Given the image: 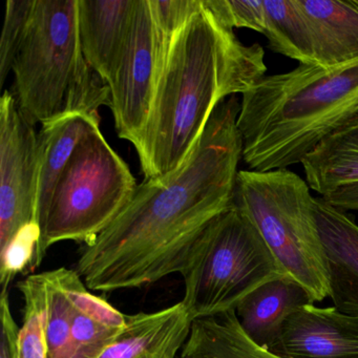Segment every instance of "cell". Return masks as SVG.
<instances>
[{"label":"cell","instance_id":"7c38bea8","mask_svg":"<svg viewBox=\"0 0 358 358\" xmlns=\"http://www.w3.org/2000/svg\"><path fill=\"white\" fill-rule=\"evenodd\" d=\"M136 0H78L81 50L92 71L108 85L124 43Z\"/></svg>","mask_w":358,"mask_h":358},{"label":"cell","instance_id":"d4e9b609","mask_svg":"<svg viewBox=\"0 0 358 358\" xmlns=\"http://www.w3.org/2000/svg\"><path fill=\"white\" fill-rule=\"evenodd\" d=\"M217 15L234 29H250L264 34L266 10L264 0H209Z\"/></svg>","mask_w":358,"mask_h":358},{"label":"cell","instance_id":"6da1fadb","mask_svg":"<svg viewBox=\"0 0 358 358\" xmlns=\"http://www.w3.org/2000/svg\"><path fill=\"white\" fill-rule=\"evenodd\" d=\"M240 104L236 96L220 103L184 164L138 185L127 208L87 245L76 271L90 290L140 288L181 273L205 228L234 205Z\"/></svg>","mask_w":358,"mask_h":358},{"label":"cell","instance_id":"ffe728a7","mask_svg":"<svg viewBox=\"0 0 358 358\" xmlns=\"http://www.w3.org/2000/svg\"><path fill=\"white\" fill-rule=\"evenodd\" d=\"M268 48L274 53L316 64L311 31L297 0H264Z\"/></svg>","mask_w":358,"mask_h":358},{"label":"cell","instance_id":"277c9868","mask_svg":"<svg viewBox=\"0 0 358 358\" xmlns=\"http://www.w3.org/2000/svg\"><path fill=\"white\" fill-rule=\"evenodd\" d=\"M14 97L31 124L110 106V89L85 62L78 0H35L26 37L12 66Z\"/></svg>","mask_w":358,"mask_h":358},{"label":"cell","instance_id":"7a4b0ae2","mask_svg":"<svg viewBox=\"0 0 358 358\" xmlns=\"http://www.w3.org/2000/svg\"><path fill=\"white\" fill-rule=\"evenodd\" d=\"M265 51L241 43L209 0L175 35L136 146L145 180L160 181L192 154L220 103L266 76Z\"/></svg>","mask_w":358,"mask_h":358},{"label":"cell","instance_id":"8992f818","mask_svg":"<svg viewBox=\"0 0 358 358\" xmlns=\"http://www.w3.org/2000/svg\"><path fill=\"white\" fill-rule=\"evenodd\" d=\"M234 205L252 222L287 274L314 303L330 296L314 198L305 180L289 169L240 171Z\"/></svg>","mask_w":358,"mask_h":358},{"label":"cell","instance_id":"9a60e30c","mask_svg":"<svg viewBox=\"0 0 358 358\" xmlns=\"http://www.w3.org/2000/svg\"><path fill=\"white\" fill-rule=\"evenodd\" d=\"M311 31L315 64L358 60V6L354 0H297Z\"/></svg>","mask_w":358,"mask_h":358},{"label":"cell","instance_id":"484cf974","mask_svg":"<svg viewBox=\"0 0 358 358\" xmlns=\"http://www.w3.org/2000/svg\"><path fill=\"white\" fill-rule=\"evenodd\" d=\"M152 18L162 34L173 41L175 35L203 7V0H148Z\"/></svg>","mask_w":358,"mask_h":358},{"label":"cell","instance_id":"3957f363","mask_svg":"<svg viewBox=\"0 0 358 358\" xmlns=\"http://www.w3.org/2000/svg\"><path fill=\"white\" fill-rule=\"evenodd\" d=\"M358 114V60L299 64L242 95L238 129L250 171L286 169Z\"/></svg>","mask_w":358,"mask_h":358},{"label":"cell","instance_id":"30bf717a","mask_svg":"<svg viewBox=\"0 0 358 358\" xmlns=\"http://www.w3.org/2000/svg\"><path fill=\"white\" fill-rule=\"evenodd\" d=\"M270 352L282 358H358V316L305 306L287 320Z\"/></svg>","mask_w":358,"mask_h":358},{"label":"cell","instance_id":"cb8c5ba5","mask_svg":"<svg viewBox=\"0 0 358 358\" xmlns=\"http://www.w3.org/2000/svg\"><path fill=\"white\" fill-rule=\"evenodd\" d=\"M35 0H8L3 34L0 41V87L12 71L16 54L26 37Z\"/></svg>","mask_w":358,"mask_h":358},{"label":"cell","instance_id":"5b68a950","mask_svg":"<svg viewBox=\"0 0 358 358\" xmlns=\"http://www.w3.org/2000/svg\"><path fill=\"white\" fill-rule=\"evenodd\" d=\"M180 274L192 322L236 310L262 285L288 275L234 203L205 228Z\"/></svg>","mask_w":358,"mask_h":358},{"label":"cell","instance_id":"4fadbf2b","mask_svg":"<svg viewBox=\"0 0 358 358\" xmlns=\"http://www.w3.org/2000/svg\"><path fill=\"white\" fill-rule=\"evenodd\" d=\"M192 320L182 301L152 313L127 315V326L99 358H178Z\"/></svg>","mask_w":358,"mask_h":358},{"label":"cell","instance_id":"2e32d148","mask_svg":"<svg viewBox=\"0 0 358 358\" xmlns=\"http://www.w3.org/2000/svg\"><path fill=\"white\" fill-rule=\"evenodd\" d=\"M100 127L99 115L75 113L43 125L38 133L36 221L47 215L54 190L79 142Z\"/></svg>","mask_w":358,"mask_h":358},{"label":"cell","instance_id":"4316f807","mask_svg":"<svg viewBox=\"0 0 358 358\" xmlns=\"http://www.w3.org/2000/svg\"><path fill=\"white\" fill-rule=\"evenodd\" d=\"M322 198L339 210L358 211V182L335 188Z\"/></svg>","mask_w":358,"mask_h":358},{"label":"cell","instance_id":"44dd1931","mask_svg":"<svg viewBox=\"0 0 358 358\" xmlns=\"http://www.w3.org/2000/svg\"><path fill=\"white\" fill-rule=\"evenodd\" d=\"M76 270L43 272L45 285V336L48 357L72 358V282Z\"/></svg>","mask_w":358,"mask_h":358},{"label":"cell","instance_id":"9c48e42d","mask_svg":"<svg viewBox=\"0 0 358 358\" xmlns=\"http://www.w3.org/2000/svg\"><path fill=\"white\" fill-rule=\"evenodd\" d=\"M37 171L38 134L13 93L5 91L0 98V249L37 224Z\"/></svg>","mask_w":358,"mask_h":358},{"label":"cell","instance_id":"e0dca14e","mask_svg":"<svg viewBox=\"0 0 358 358\" xmlns=\"http://www.w3.org/2000/svg\"><path fill=\"white\" fill-rule=\"evenodd\" d=\"M72 296V358H99L124 330L127 315L93 294L77 271Z\"/></svg>","mask_w":358,"mask_h":358},{"label":"cell","instance_id":"7402d4cb","mask_svg":"<svg viewBox=\"0 0 358 358\" xmlns=\"http://www.w3.org/2000/svg\"><path fill=\"white\" fill-rule=\"evenodd\" d=\"M24 301L18 358H49L45 336V285L43 273L31 274L17 285Z\"/></svg>","mask_w":358,"mask_h":358},{"label":"cell","instance_id":"8fae6325","mask_svg":"<svg viewBox=\"0 0 358 358\" xmlns=\"http://www.w3.org/2000/svg\"><path fill=\"white\" fill-rule=\"evenodd\" d=\"M314 211L331 299L339 311L358 316V226L322 198H314Z\"/></svg>","mask_w":358,"mask_h":358},{"label":"cell","instance_id":"d6986e66","mask_svg":"<svg viewBox=\"0 0 358 358\" xmlns=\"http://www.w3.org/2000/svg\"><path fill=\"white\" fill-rule=\"evenodd\" d=\"M180 358H282L255 345L241 328L236 310L194 320Z\"/></svg>","mask_w":358,"mask_h":358},{"label":"cell","instance_id":"83f0119b","mask_svg":"<svg viewBox=\"0 0 358 358\" xmlns=\"http://www.w3.org/2000/svg\"><path fill=\"white\" fill-rule=\"evenodd\" d=\"M354 3H356V5H357V6H358V0H354Z\"/></svg>","mask_w":358,"mask_h":358},{"label":"cell","instance_id":"603a6c76","mask_svg":"<svg viewBox=\"0 0 358 358\" xmlns=\"http://www.w3.org/2000/svg\"><path fill=\"white\" fill-rule=\"evenodd\" d=\"M39 238L38 225L31 224L20 230L5 248L0 249L1 295L9 294L8 288L18 274L36 269Z\"/></svg>","mask_w":358,"mask_h":358},{"label":"cell","instance_id":"f1b7e54d","mask_svg":"<svg viewBox=\"0 0 358 358\" xmlns=\"http://www.w3.org/2000/svg\"><path fill=\"white\" fill-rule=\"evenodd\" d=\"M178 358H180V357H178Z\"/></svg>","mask_w":358,"mask_h":358},{"label":"cell","instance_id":"ba28073f","mask_svg":"<svg viewBox=\"0 0 358 358\" xmlns=\"http://www.w3.org/2000/svg\"><path fill=\"white\" fill-rule=\"evenodd\" d=\"M171 41L152 18L148 0H136L120 55L108 83L115 127L137 146L145 129Z\"/></svg>","mask_w":358,"mask_h":358},{"label":"cell","instance_id":"5bb4252c","mask_svg":"<svg viewBox=\"0 0 358 358\" xmlns=\"http://www.w3.org/2000/svg\"><path fill=\"white\" fill-rule=\"evenodd\" d=\"M311 303L309 292L287 275L249 293L236 308V315L245 334L255 345L271 351L287 320Z\"/></svg>","mask_w":358,"mask_h":358},{"label":"cell","instance_id":"52a82bcc","mask_svg":"<svg viewBox=\"0 0 358 358\" xmlns=\"http://www.w3.org/2000/svg\"><path fill=\"white\" fill-rule=\"evenodd\" d=\"M137 188L129 165L100 127L87 134L75 148L39 225L36 268L56 243L92 244L127 208Z\"/></svg>","mask_w":358,"mask_h":358},{"label":"cell","instance_id":"ac0fdd59","mask_svg":"<svg viewBox=\"0 0 358 358\" xmlns=\"http://www.w3.org/2000/svg\"><path fill=\"white\" fill-rule=\"evenodd\" d=\"M301 165L308 185L322 196L358 182V114L322 140Z\"/></svg>","mask_w":358,"mask_h":358}]
</instances>
